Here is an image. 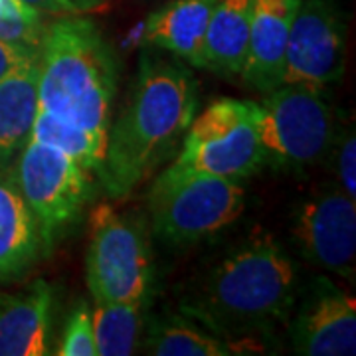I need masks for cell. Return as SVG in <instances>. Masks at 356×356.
Here are the masks:
<instances>
[{
	"mask_svg": "<svg viewBox=\"0 0 356 356\" xmlns=\"http://www.w3.org/2000/svg\"><path fill=\"white\" fill-rule=\"evenodd\" d=\"M198 107L196 81L186 65L145 51L127 105L107 129L102 180L121 200L178 153Z\"/></svg>",
	"mask_w": 356,
	"mask_h": 356,
	"instance_id": "cell-1",
	"label": "cell"
},
{
	"mask_svg": "<svg viewBox=\"0 0 356 356\" xmlns=\"http://www.w3.org/2000/svg\"><path fill=\"white\" fill-rule=\"evenodd\" d=\"M297 273L291 257L271 234H257L226 255L182 311L210 331L243 346L261 348L264 334L291 315Z\"/></svg>",
	"mask_w": 356,
	"mask_h": 356,
	"instance_id": "cell-2",
	"label": "cell"
},
{
	"mask_svg": "<svg viewBox=\"0 0 356 356\" xmlns=\"http://www.w3.org/2000/svg\"><path fill=\"white\" fill-rule=\"evenodd\" d=\"M117 86V56L93 20L67 14L46 26L38 54V107L107 143Z\"/></svg>",
	"mask_w": 356,
	"mask_h": 356,
	"instance_id": "cell-3",
	"label": "cell"
},
{
	"mask_svg": "<svg viewBox=\"0 0 356 356\" xmlns=\"http://www.w3.org/2000/svg\"><path fill=\"white\" fill-rule=\"evenodd\" d=\"M264 163L301 172L332 151L334 111L323 91L299 83H281L255 102Z\"/></svg>",
	"mask_w": 356,
	"mask_h": 356,
	"instance_id": "cell-4",
	"label": "cell"
},
{
	"mask_svg": "<svg viewBox=\"0 0 356 356\" xmlns=\"http://www.w3.org/2000/svg\"><path fill=\"white\" fill-rule=\"evenodd\" d=\"M245 208L242 180L161 172L149 192L153 232L170 245H192L229 228Z\"/></svg>",
	"mask_w": 356,
	"mask_h": 356,
	"instance_id": "cell-5",
	"label": "cell"
},
{
	"mask_svg": "<svg viewBox=\"0 0 356 356\" xmlns=\"http://www.w3.org/2000/svg\"><path fill=\"white\" fill-rule=\"evenodd\" d=\"M264 165L255 102L224 97L194 115L177 159L163 172L243 180Z\"/></svg>",
	"mask_w": 356,
	"mask_h": 356,
	"instance_id": "cell-6",
	"label": "cell"
},
{
	"mask_svg": "<svg viewBox=\"0 0 356 356\" xmlns=\"http://www.w3.org/2000/svg\"><path fill=\"white\" fill-rule=\"evenodd\" d=\"M86 277L93 301L133 303L149 299L153 252L143 222L99 204L89 218Z\"/></svg>",
	"mask_w": 356,
	"mask_h": 356,
	"instance_id": "cell-7",
	"label": "cell"
},
{
	"mask_svg": "<svg viewBox=\"0 0 356 356\" xmlns=\"http://www.w3.org/2000/svg\"><path fill=\"white\" fill-rule=\"evenodd\" d=\"M14 177L38 224L42 254L50 255L91 200V175L62 151L28 139Z\"/></svg>",
	"mask_w": 356,
	"mask_h": 356,
	"instance_id": "cell-8",
	"label": "cell"
},
{
	"mask_svg": "<svg viewBox=\"0 0 356 356\" xmlns=\"http://www.w3.org/2000/svg\"><path fill=\"white\" fill-rule=\"evenodd\" d=\"M346 62L344 20L334 0H301L285 44L281 83L323 89L341 81Z\"/></svg>",
	"mask_w": 356,
	"mask_h": 356,
	"instance_id": "cell-9",
	"label": "cell"
},
{
	"mask_svg": "<svg viewBox=\"0 0 356 356\" xmlns=\"http://www.w3.org/2000/svg\"><path fill=\"white\" fill-rule=\"evenodd\" d=\"M293 240L313 266L355 281L356 200L334 186L311 194L295 210Z\"/></svg>",
	"mask_w": 356,
	"mask_h": 356,
	"instance_id": "cell-10",
	"label": "cell"
},
{
	"mask_svg": "<svg viewBox=\"0 0 356 356\" xmlns=\"http://www.w3.org/2000/svg\"><path fill=\"white\" fill-rule=\"evenodd\" d=\"M293 350L305 356L356 353V299L327 277L313 281L291 325Z\"/></svg>",
	"mask_w": 356,
	"mask_h": 356,
	"instance_id": "cell-11",
	"label": "cell"
},
{
	"mask_svg": "<svg viewBox=\"0 0 356 356\" xmlns=\"http://www.w3.org/2000/svg\"><path fill=\"white\" fill-rule=\"evenodd\" d=\"M54 287L36 280L24 291H0V356L51 355Z\"/></svg>",
	"mask_w": 356,
	"mask_h": 356,
	"instance_id": "cell-12",
	"label": "cell"
},
{
	"mask_svg": "<svg viewBox=\"0 0 356 356\" xmlns=\"http://www.w3.org/2000/svg\"><path fill=\"white\" fill-rule=\"evenodd\" d=\"M301 0H252V30L242 77L266 93L280 86L285 44Z\"/></svg>",
	"mask_w": 356,
	"mask_h": 356,
	"instance_id": "cell-13",
	"label": "cell"
},
{
	"mask_svg": "<svg viewBox=\"0 0 356 356\" xmlns=\"http://www.w3.org/2000/svg\"><path fill=\"white\" fill-rule=\"evenodd\" d=\"M42 254L38 224L8 163H0V281L20 280Z\"/></svg>",
	"mask_w": 356,
	"mask_h": 356,
	"instance_id": "cell-14",
	"label": "cell"
},
{
	"mask_svg": "<svg viewBox=\"0 0 356 356\" xmlns=\"http://www.w3.org/2000/svg\"><path fill=\"white\" fill-rule=\"evenodd\" d=\"M218 0H172L154 10L145 24L149 46L204 70V40Z\"/></svg>",
	"mask_w": 356,
	"mask_h": 356,
	"instance_id": "cell-15",
	"label": "cell"
},
{
	"mask_svg": "<svg viewBox=\"0 0 356 356\" xmlns=\"http://www.w3.org/2000/svg\"><path fill=\"white\" fill-rule=\"evenodd\" d=\"M252 0H218L204 40V70L242 76L250 48Z\"/></svg>",
	"mask_w": 356,
	"mask_h": 356,
	"instance_id": "cell-16",
	"label": "cell"
},
{
	"mask_svg": "<svg viewBox=\"0 0 356 356\" xmlns=\"http://www.w3.org/2000/svg\"><path fill=\"white\" fill-rule=\"evenodd\" d=\"M36 111L38 56L0 79V163H8L22 151L30 139Z\"/></svg>",
	"mask_w": 356,
	"mask_h": 356,
	"instance_id": "cell-17",
	"label": "cell"
},
{
	"mask_svg": "<svg viewBox=\"0 0 356 356\" xmlns=\"http://www.w3.org/2000/svg\"><path fill=\"white\" fill-rule=\"evenodd\" d=\"M143 348L154 356H234L245 353L243 346L220 337L188 315L153 323Z\"/></svg>",
	"mask_w": 356,
	"mask_h": 356,
	"instance_id": "cell-18",
	"label": "cell"
},
{
	"mask_svg": "<svg viewBox=\"0 0 356 356\" xmlns=\"http://www.w3.org/2000/svg\"><path fill=\"white\" fill-rule=\"evenodd\" d=\"M149 299L133 303L95 301L91 309L97 356H131L140 346Z\"/></svg>",
	"mask_w": 356,
	"mask_h": 356,
	"instance_id": "cell-19",
	"label": "cell"
},
{
	"mask_svg": "<svg viewBox=\"0 0 356 356\" xmlns=\"http://www.w3.org/2000/svg\"><path fill=\"white\" fill-rule=\"evenodd\" d=\"M30 140L50 145L74 159L77 165L88 168L89 172L95 170V175H102L107 143L67 119L38 107L30 131Z\"/></svg>",
	"mask_w": 356,
	"mask_h": 356,
	"instance_id": "cell-20",
	"label": "cell"
},
{
	"mask_svg": "<svg viewBox=\"0 0 356 356\" xmlns=\"http://www.w3.org/2000/svg\"><path fill=\"white\" fill-rule=\"evenodd\" d=\"M46 26L44 14L24 0H0V42L40 51Z\"/></svg>",
	"mask_w": 356,
	"mask_h": 356,
	"instance_id": "cell-21",
	"label": "cell"
},
{
	"mask_svg": "<svg viewBox=\"0 0 356 356\" xmlns=\"http://www.w3.org/2000/svg\"><path fill=\"white\" fill-rule=\"evenodd\" d=\"M51 353L58 356H97L91 309L86 301H79L72 309L70 317L65 321L62 341Z\"/></svg>",
	"mask_w": 356,
	"mask_h": 356,
	"instance_id": "cell-22",
	"label": "cell"
},
{
	"mask_svg": "<svg viewBox=\"0 0 356 356\" xmlns=\"http://www.w3.org/2000/svg\"><path fill=\"white\" fill-rule=\"evenodd\" d=\"M334 163H337V178L341 184V191L356 200V139L355 127L350 125L341 133V137H334Z\"/></svg>",
	"mask_w": 356,
	"mask_h": 356,
	"instance_id": "cell-23",
	"label": "cell"
},
{
	"mask_svg": "<svg viewBox=\"0 0 356 356\" xmlns=\"http://www.w3.org/2000/svg\"><path fill=\"white\" fill-rule=\"evenodd\" d=\"M38 56V51H28L22 48L10 46L6 42H0V79L6 77L10 72H14L16 67L28 62L30 58Z\"/></svg>",
	"mask_w": 356,
	"mask_h": 356,
	"instance_id": "cell-24",
	"label": "cell"
},
{
	"mask_svg": "<svg viewBox=\"0 0 356 356\" xmlns=\"http://www.w3.org/2000/svg\"><path fill=\"white\" fill-rule=\"evenodd\" d=\"M26 4L38 8L42 14H54V16H67L77 14L70 0H24Z\"/></svg>",
	"mask_w": 356,
	"mask_h": 356,
	"instance_id": "cell-25",
	"label": "cell"
},
{
	"mask_svg": "<svg viewBox=\"0 0 356 356\" xmlns=\"http://www.w3.org/2000/svg\"><path fill=\"white\" fill-rule=\"evenodd\" d=\"M70 2H72V6L76 8L77 14H86L99 10L105 0H70Z\"/></svg>",
	"mask_w": 356,
	"mask_h": 356,
	"instance_id": "cell-26",
	"label": "cell"
}]
</instances>
